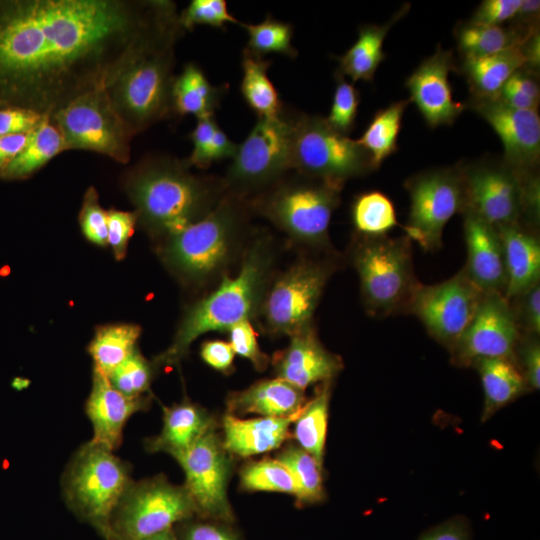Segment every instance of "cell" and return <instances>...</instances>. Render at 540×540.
<instances>
[{
	"label": "cell",
	"instance_id": "1",
	"mask_svg": "<svg viewBox=\"0 0 540 540\" xmlns=\"http://www.w3.org/2000/svg\"><path fill=\"white\" fill-rule=\"evenodd\" d=\"M164 0H22L0 4V101L52 115L107 85L133 57L182 35Z\"/></svg>",
	"mask_w": 540,
	"mask_h": 540
},
{
	"label": "cell",
	"instance_id": "2",
	"mask_svg": "<svg viewBox=\"0 0 540 540\" xmlns=\"http://www.w3.org/2000/svg\"><path fill=\"white\" fill-rule=\"evenodd\" d=\"M265 232L253 234L234 277L225 275L213 289L185 310L170 346L153 362L174 365L191 344L210 331H228L243 320L258 317L268 286L276 273L277 250Z\"/></svg>",
	"mask_w": 540,
	"mask_h": 540
},
{
	"label": "cell",
	"instance_id": "3",
	"mask_svg": "<svg viewBox=\"0 0 540 540\" xmlns=\"http://www.w3.org/2000/svg\"><path fill=\"white\" fill-rule=\"evenodd\" d=\"M171 156H150L131 168L124 189L138 222L158 241L208 215L224 197L223 179L197 176Z\"/></svg>",
	"mask_w": 540,
	"mask_h": 540
},
{
	"label": "cell",
	"instance_id": "4",
	"mask_svg": "<svg viewBox=\"0 0 540 540\" xmlns=\"http://www.w3.org/2000/svg\"><path fill=\"white\" fill-rule=\"evenodd\" d=\"M246 200L225 193L201 220L159 241L158 255L185 286L216 285L240 261L254 234Z\"/></svg>",
	"mask_w": 540,
	"mask_h": 540
},
{
	"label": "cell",
	"instance_id": "5",
	"mask_svg": "<svg viewBox=\"0 0 540 540\" xmlns=\"http://www.w3.org/2000/svg\"><path fill=\"white\" fill-rule=\"evenodd\" d=\"M342 188L294 171L246 201L252 213L271 222L293 244L327 252L332 251L329 225Z\"/></svg>",
	"mask_w": 540,
	"mask_h": 540
},
{
	"label": "cell",
	"instance_id": "6",
	"mask_svg": "<svg viewBox=\"0 0 540 540\" xmlns=\"http://www.w3.org/2000/svg\"><path fill=\"white\" fill-rule=\"evenodd\" d=\"M180 36L165 38L137 54L106 86L113 107L134 134L173 114L174 45Z\"/></svg>",
	"mask_w": 540,
	"mask_h": 540
},
{
	"label": "cell",
	"instance_id": "7",
	"mask_svg": "<svg viewBox=\"0 0 540 540\" xmlns=\"http://www.w3.org/2000/svg\"><path fill=\"white\" fill-rule=\"evenodd\" d=\"M412 241L406 237L355 234L349 249L350 261L360 282L362 303L374 317L404 312L420 283L414 273Z\"/></svg>",
	"mask_w": 540,
	"mask_h": 540
},
{
	"label": "cell",
	"instance_id": "8",
	"mask_svg": "<svg viewBox=\"0 0 540 540\" xmlns=\"http://www.w3.org/2000/svg\"><path fill=\"white\" fill-rule=\"evenodd\" d=\"M338 268L332 251L315 252L276 272L265 293L256 321L269 336H291L314 324L324 289Z\"/></svg>",
	"mask_w": 540,
	"mask_h": 540
},
{
	"label": "cell",
	"instance_id": "9",
	"mask_svg": "<svg viewBox=\"0 0 540 540\" xmlns=\"http://www.w3.org/2000/svg\"><path fill=\"white\" fill-rule=\"evenodd\" d=\"M132 482L130 465L90 440L76 451L64 472L63 497L79 518L107 537L113 513Z\"/></svg>",
	"mask_w": 540,
	"mask_h": 540
},
{
	"label": "cell",
	"instance_id": "10",
	"mask_svg": "<svg viewBox=\"0 0 540 540\" xmlns=\"http://www.w3.org/2000/svg\"><path fill=\"white\" fill-rule=\"evenodd\" d=\"M295 118L285 109L275 118H258L222 178L226 193L248 200L292 171Z\"/></svg>",
	"mask_w": 540,
	"mask_h": 540
},
{
	"label": "cell",
	"instance_id": "11",
	"mask_svg": "<svg viewBox=\"0 0 540 540\" xmlns=\"http://www.w3.org/2000/svg\"><path fill=\"white\" fill-rule=\"evenodd\" d=\"M372 170L369 155L356 140L335 131L324 117L296 114L292 171L344 186Z\"/></svg>",
	"mask_w": 540,
	"mask_h": 540
},
{
	"label": "cell",
	"instance_id": "12",
	"mask_svg": "<svg viewBox=\"0 0 540 540\" xmlns=\"http://www.w3.org/2000/svg\"><path fill=\"white\" fill-rule=\"evenodd\" d=\"M106 86L77 96L54 112L51 120L67 150H87L127 163L135 134L113 107Z\"/></svg>",
	"mask_w": 540,
	"mask_h": 540
},
{
	"label": "cell",
	"instance_id": "13",
	"mask_svg": "<svg viewBox=\"0 0 540 540\" xmlns=\"http://www.w3.org/2000/svg\"><path fill=\"white\" fill-rule=\"evenodd\" d=\"M196 506L184 486L164 477L132 482L110 521L107 540H142L189 520Z\"/></svg>",
	"mask_w": 540,
	"mask_h": 540
},
{
	"label": "cell",
	"instance_id": "14",
	"mask_svg": "<svg viewBox=\"0 0 540 540\" xmlns=\"http://www.w3.org/2000/svg\"><path fill=\"white\" fill-rule=\"evenodd\" d=\"M405 188L410 195L405 236L424 251L438 250L446 224L465 209L462 164L413 175L406 180Z\"/></svg>",
	"mask_w": 540,
	"mask_h": 540
},
{
	"label": "cell",
	"instance_id": "15",
	"mask_svg": "<svg viewBox=\"0 0 540 540\" xmlns=\"http://www.w3.org/2000/svg\"><path fill=\"white\" fill-rule=\"evenodd\" d=\"M484 292L462 268L451 278L414 289L404 312L416 316L449 352L470 324Z\"/></svg>",
	"mask_w": 540,
	"mask_h": 540
},
{
	"label": "cell",
	"instance_id": "16",
	"mask_svg": "<svg viewBox=\"0 0 540 540\" xmlns=\"http://www.w3.org/2000/svg\"><path fill=\"white\" fill-rule=\"evenodd\" d=\"M465 209L494 227L524 225L526 191L533 172L512 168L504 161L462 164Z\"/></svg>",
	"mask_w": 540,
	"mask_h": 540
},
{
	"label": "cell",
	"instance_id": "17",
	"mask_svg": "<svg viewBox=\"0 0 540 540\" xmlns=\"http://www.w3.org/2000/svg\"><path fill=\"white\" fill-rule=\"evenodd\" d=\"M175 459L184 471V487L198 514L223 523L232 522L233 512L227 498L230 454L214 428Z\"/></svg>",
	"mask_w": 540,
	"mask_h": 540
},
{
	"label": "cell",
	"instance_id": "18",
	"mask_svg": "<svg viewBox=\"0 0 540 540\" xmlns=\"http://www.w3.org/2000/svg\"><path fill=\"white\" fill-rule=\"evenodd\" d=\"M520 335L505 296L484 293L470 324L450 351L451 362L466 367L480 359L513 358Z\"/></svg>",
	"mask_w": 540,
	"mask_h": 540
},
{
	"label": "cell",
	"instance_id": "19",
	"mask_svg": "<svg viewBox=\"0 0 540 540\" xmlns=\"http://www.w3.org/2000/svg\"><path fill=\"white\" fill-rule=\"evenodd\" d=\"M469 107L499 136L503 161L512 168L533 172L540 155V117L537 111L509 106L499 97H473Z\"/></svg>",
	"mask_w": 540,
	"mask_h": 540
},
{
	"label": "cell",
	"instance_id": "20",
	"mask_svg": "<svg viewBox=\"0 0 540 540\" xmlns=\"http://www.w3.org/2000/svg\"><path fill=\"white\" fill-rule=\"evenodd\" d=\"M454 68L452 52L438 46L406 80L409 100L431 128L453 124L466 107L452 97L449 73Z\"/></svg>",
	"mask_w": 540,
	"mask_h": 540
},
{
	"label": "cell",
	"instance_id": "21",
	"mask_svg": "<svg viewBox=\"0 0 540 540\" xmlns=\"http://www.w3.org/2000/svg\"><path fill=\"white\" fill-rule=\"evenodd\" d=\"M289 338L288 346L273 357L276 377L304 391L310 385L332 381L342 370L341 357L324 347L314 324Z\"/></svg>",
	"mask_w": 540,
	"mask_h": 540
},
{
	"label": "cell",
	"instance_id": "22",
	"mask_svg": "<svg viewBox=\"0 0 540 540\" xmlns=\"http://www.w3.org/2000/svg\"><path fill=\"white\" fill-rule=\"evenodd\" d=\"M150 401L147 394L124 395L111 385L107 376L93 369L92 387L85 404L93 428L91 441L115 452L122 444L128 420L135 413L145 411Z\"/></svg>",
	"mask_w": 540,
	"mask_h": 540
},
{
	"label": "cell",
	"instance_id": "23",
	"mask_svg": "<svg viewBox=\"0 0 540 540\" xmlns=\"http://www.w3.org/2000/svg\"><path fill=\"white\" fill-rule=\"evenodd\" d=\"M463 229L468 277L484 293H505L507 278L503 247L498 230L478 216L464 212Z\"/></svg>",
	"mask_w": 540,
	"mask_h": 540
},
{
	"label": "cell",
	"instance_id": "24",
	"mask_svg": "<svg viewBox=\"0 0 540 540\" xmlns=\"http://www.w3.org/2000/svg\"><path fill=\"white\" fill-rule=\"evenodd\" d=\"M501 239L507 300L540 282V241L535 229L522 224L496 227Z\"/></svg>",
	"mask_w": 540,
	"mask_h": 540
},
{
	"label": "cell",
	"instance_id": "25",
	"mask_svg": "<svg viewBox=\"0 0 540 540\" xmlns=\"http://www.w3.org/2000/svg\"><path fill=\"white\" fill-rule=\"evenodd\" d=\"M306 403L304 391L278 378L263 379L227 399L228 414L285 418L297 415Z\"/></svg>",
	"mask_w": 540,
	"mask_h": 540
},
{
	"label": "cell",
	"instance_id": "26",
	"mask_svg": "<svg viewBox=\"0 0 540 540\" xmlns=\"http://www.w3.org/2000/svg\"><path fill=\"white\" fill-rule=\"evenodd\" d=\"M298 414L285 418L249 419L226 414L222 420V445L229 454L240 457L263 454L277 449L287 439L290 425Z\"/></svg>",
	"mask_w": 540,
	"mask_h": 540
},
{
	"label": "cell",
	"instance_id": "27",
	"mask_svg": "<svg viewBox=\"0 0 540 540\" xmlns=\"http://www.w3.org/2000/svg\"><path fill=\"white\" fill-rule=\"evenodd\" d=\"M211 428L214 422L207 411L186 399L163 407L162 429L145 441V448L150 453L164 452L177 458Z\"/></svg>",
	"mask_w": 540,
	"mask_h": 540
},
{
	"label": "cell",
	"instance_id": "28",
	"mask_svg": "<svg viewBox=\"0 0 540 540\" xmlns=\"http://www.w3.org/2000/svg\"><path fill=\"white\" fill-rule=\"evenodd\" d=\"M408 10L409 5H405L382 25L361 26L354 44L342 56L336 57L339 63L337 71L351 78L353 82L372 81L377 68L386 57L383 44L389 30Z\"/></svg>",
	"mask_w": 540,
	"mask_h": 540
},
{
	"label": "cell",
	"instance_id": "29",
	"mask_svg": "<svg viewBox=\"0 0 540 540\" xmlns=\"http://www.w3.org/2000/svg\"><path fill=\"white\" fill-rule=\"evenodd\" d=\"M227 89L226 84L213 85L199 66L187 63L173 80V114L181 117L191 114L197 119L215 116Z\"/></svg>",
	"mask_w": 540,
	"mask_h": 540
},
{
	"label": "cell",
	"instance_id": "30",
	"mask_svg": "<svg viewBox=\"0 0 540 540\" xmlns=\"http://www.w3.org/2000/svg\"><path fill=\"white\" fill-rule=\"evenodd\" d=\"M472 366L479 372L484 391L482 422L528 389L513 358L480 359Z\"/></svg>",
	"mask_w": 540,
	"mask_h": 540
},
{
	"label": "cell",
	"instance_id": "31",
	"mask_svg": "<svg viewBox=\"0 0 540 540\" xmlns=\"http://www.w3.org/2000/svg\"><path fill=\"white\" fill-rule=\"evenodd\" d=\"M521 44L496 54L463 59L462 70L474 97L497 96L507 80L526 66Z\"/></svg>",
	"mask_w": 540,
	"mask_h": 540
},
{
	"label": "cell",
	"instance_id": "32",
	"mask_svg": "<svg viewBox=\"0 0 540 540\" xmlns=\"http://www.w3.org/2000/svg\"><path fill=\"white\" fill-rule=\"evenodd\" d=\"M241 94L258 118H275L284 108L279 93L268 77L271 61L257 57L247 49L242 53Z\"/></svg>",
	"mask_w": 540,
	"mask_h": 540
},
{
	"label": "cell",
	"instance_id": "33",
	"mask_svg": "<svg viewBox=\"0 0 540 540\" xmlns=\"http://www.w3.org/2000/svg\"><path fill=\"white\" fill-rule=\"evenodd\" d=\"M67 150L61 132L45 115L40 125L31 132L22 152L6 168L0 178L6 180L25 179L46 165L56 155Z\"/></svg>",
	"mask_w": 540,
	"mask_h": 540
},
{
	"label": "cell",
	"instance_id": "34",
	"mask_svg": "<svg viewBox=\"0 0 540 540\" xmlns=\"http://www.w3.org/2000/svg\"><path fill=\"white\" fill-rule=\"evenodd\" d=\"M141 328L136 324L118 323L96 329L88 346L94 370L108 376L136 349Z\"/></svg>",
	"mask_w": 540,
	"mask_h": 540
},
{
	"label": "cell",
	"instance_id": "35",
	"mask_svg": "<svg viewBox=\"0 0 540 540\" xmlns=\"http://www.w3.org/2000/svg\"><path fill=\"white\" fill-rule=\"evenodd\" d=\"M533 31L516 26H482L467 22L456 28L455 38L463 59L480 58L520 45Z\"/></svg>",
	"mask_w": 540,
	"mask_h": 540
},
{
	"label": "cell",
	"instance_id": "36",
	"mask_svg": "<svg viewBox=\"0 0 540 540\" xmlns=\"http://www.w3.org/2000/svg\"><path fill=\"white\" fill-rule=\"evenodd\" d=\"M331 381L321 383L311 400L300 410L294 423L298 446L322 466L327 435Z\"/></svg>",
	"mask_w": 540,
	"mask_h": 540
},
{
	"label": "cell",
	"instance_id": "37",
	"mask_svg": "<svg viewBox=\"0 0 540 540\" xmlns=\"http://www.w3.org/2000/svg\"><path fill=\"white\" fill-rule=\"evenodd\" d=\"M409 102V99L400 100L379 110L362 136L356 140L369 155L374 170L397 151L402 118Z\"/></svg>",
	"mask_w": 540,
	"mask_h": 540
},
{
	"label": "cell",
	"instance_id": "38",
	"mask_svg": "<svg viewBox=\"0 0 540 540\" xmlns=\"http://www.w3.org/2000/svg\"><path fill=\"white\" fill-rule=\"evenodd\" d=\"M276 459L291 474L298 503L314 504L324 500L322 466L312 455L298 445H289L279 452Z\"/></svg>",
	"mask_w": 540,
	"mask_h": 540
},
{
	"label": "cell",
	"instance_id": "39",
	"mask_svg": "<svg viewBox=\"0 0 540 540\" xmlns=\"http://www.w3.org/2000/svg\"><path fill=\"white\" fill-rule=\"evenodd\" d=\"M189 137L193 149L185 160L188 167L206 169L215 162L232 159L238 147L221 129L214 116L197 119Z\"/></svg>",
	"mask_w": 540,
	"mask_h": 540
},
{
	"label": "cell",
	"instance_id": "40",
	"mask_svg": "<svg viewBox=\"0 0 540 540\" xmlns=\"http://www.w3.org/2000/svg\"><path fill=\"white\" fill-rule=\"evenodd\" d=\"M356 234L364 236L386 235L398 225L392 201L379 191L358 195L351 208Z\"/></svg>",
	"mask_w": 540,
	"mask_h": 540
},
{
	"label": "cell",
	"instance_id": "41",
	"mask_svg": "<svg viewBox=\"0 0 540 540\" xmlns=\"http://www.w3.org/2000/svg\"><path fill=\"white\" fill-rule=\"evenodd\" d=\"M240 25L248 33V42L245 49L253 55L263 58L267 54L275 53L294 59L298 50L292 45L293 27L287 22L274 19L270 14L258 24Z\"/></svg>",
	"mask_w": 540,
	"mask_h": 540
},
{
	"label": "cell",
	"instance_id": "42",
	"mask_svg": "<svg viewBox=\"0 0 540 540\" xmlns=\"http://www.w3.org/2000/svg\"><path fill=\"white\" fill-rule=\"evenodd\" d=\"M241 486L249 491H271L295 496L296 487L288 469L276 458L245 465L240 472Z\"/></svg>",
	"mask_w": 540,
	"mask_h": 540
},
{
	"label": "cell",
	"instance_id": "43",
	"mask_svg": "<svg viewBox=\"0 0 540 540\" xmlns=\"http://www.w3.org/2000/svg\"><path fill=\"white\" fill-rule=\"evenodd\" d=\"M157 368L155 363L146 359L137 348L107 378L111 385L124 395L139 397L149 391Z\"/></svg>",
	"mask_w": 540,
	"mask_h": 540
},
{
	"label": "cell",
	"instance_id": "44",
	"mask_svg": "<svg viewBox=\"0 0 540 540\" xmlns=\"http://www.w3.org/2000/svg\"><path fill=\"white\" fill-rule=\"evenodd\" d=\"M335 90L326 122L337 132L349 136L355 126L360 93L338 71L335 73Z\"/></svg>",
	"mask_w": 540,
	"mask_h": 540
},
{
	"label": "cell",
	"instance_id": "45",
	"mask_svg": "<svg viewBox=\"0 0 540 540\" xmlns=\"http://www.w3.org/2000/svg\"><path fill=\"white\" fill-rule=\"evenodd\" d=\"M497 97L514 108L537 111L540 89L536 71L526 66L520 68L507 80Z\"/></svg>",
	"mask_w": 540,
	"mask_h": 540
},
{
	"label": "cell",
	"instance_id": "46",
	"mask_svg": "<svg viewBox=\"0 0 540 540\" xmlns=\"http://www.w3.org/2000/svg\"><path fill=\"white\" fill-rule=\"evenodd\" d=\"M179 23L183 30H192L197 25L224 29L227 23L241 22L230 14L225 0H192L179 14Z\"/></svg>",
	"mask_w": 540,
	"mask_h": 540
},
{
	"label": "cell",
	"instance_id": "47",
	"mask_svg": "<svg viewBox=\"0 0 540 540\" xmlns=\"http://www.w3.org/2000/svg\"><path fill=\"white\" fill-rule=\"evenodd\" d=\"M79 223L87 240L97 246L107 245L108 214L100 205L98 193L93 186L84 194Z\"/></svg>",
	"mask_w": 540,
	"mask_h": 540
},
{
	"label": "cell",
	"instance_id": "48",
	"mask_svg": "<svg viewBox=\"0 0 540 540\" xmlns=\"http://www.w3.org/2000/svg\"><path fill=\"white\" fill-rule=\"evenodd\" d=\"M228 332L229 343L235 354L248 359L258 371L267 368L270 358L261 351L250 320L238 322Z\"/></svg>",
	"mask_w": 540,
	"mask_h": 540
},
{
	"label": "cell",
	"instance_id": "49",
	"mask_svg": "<svg viewBox=\"0 0 540 540\" xmlns=\"http://www.w3.org/2000/svg\"><path fill=\"white\" fill-rule=\"evenodd\" d=\"M521 333L540 334V282L508 300Z\"/></svg>",
	"mask_w": 540,
	"mask_h": 540
},
{
	"label": "cell",
	"instance_id": "50",
	"mask_svg": "<svg viewBox=\"0 0 540 540\" xmlns=\"http://www.w3.org/2000/svg\"><path fill=\"white\" fill-rule=\"evenodd\" d=\"M513 359L519 367L527 387H540V342L539 335L521 333L515 347Z\"/></svg>",
	"mask_w": 540,
	"mask_h": 540
},
{
	"label": "cell",
	"instance_id": "51",
	"mask_svg": "<svg viewBox=\"0 0 540 540\" xmlns=\"http://www.w3.org/2000/svg\"><path fill=\"white\" fill-rule=\"evenodd\" d=\"M108 214L107 244L111 247L115 259L122 260L126 256L128 242L138 222L136 212L111 209Z\"/></svg>",
	"mask_w": 540,
	"mask_h": 540
},
{
	"label": "cell",
	"instance_id": "52",
	"mask_svg": "<svg viewBox=\"0 0 540 540\" xmlns=\"http://www.w3.org/2000/svg\"><path fill=\"white\" fill-rule=\"evenodd\" d=\"M45 115L25 107L1 106L0 136L30 133L40 125Z\"/></svg>",
	"mask_w": 540,
	"mask_h": 540
},
{
	"label": "cell",
	"instance_id": "53",
	"mask_svg": "<svg viewBox=\"0 0 540 540\" xmlns=\"http://www.w3.org/2000/svg\"><path fill=\"white\" fill-rule=\"evenodd\" d=\"M522 0H484L469 21L482 26H501L515 17Z\"/></svg>",
	"mask_w": 540,
	"mask_h": 540
},
{
	"label": "cell",
	"instance_id": "54",
	"mask_svg": "<svg viewBox=\"0 0 540 540\" xmlns=\"http://www.w3.org/2000/svg\"><path fill=\"white\" fill-rule=\"evenodd\" d=\"M418 540H472V532L468 520L456 516L428 529Z\"/></svg>",
	"mask_w": 540,
	"mask_h": 540
},
{
	"label": "cell",
	"instance_id": "55",
	"mask_svg": "<svg viewBox=\"0 0 540 540\" xmlns=\"http://www.w3.org/2000/svg\"><path fill=\"white\" fill-rule=\"evenodd\" d=\"M200 355L210 367L228 373L233 366L235 353L229 342L208 340L201 345Z\"/></svg>",
	"mask_w": 540,
	"mask_h": 540
},
{
	"label": "cell",
	"instance_id": "56",
	"mask_svg": "<svg viewBox=\"0 0 540 540\" xmlns=\"http://www.w3.org/2000/svg\"><path fill=\"white\" fill-rule=\"evenodd\" d=\"M177 537L179 540H238L230 530L211 522L185 524Z\"/></svg>",
	"mask_w": 540,
	"mask_h": 540
},
{
	"label": "cell",
	"instance_id": "57",
	"mask_svg": "<svg viewBox=\"0 0 540 540\" xmlns=\"http://www.w3.org/2000/svg\"><path fill=\"white\" fill-rule=\"evenodd\" d=\"M30 133L0 136V177L27 145Z\"/></svg>",
	"mask_w": 540,
	"mask_h": 540
},
{
	"label": "cell",
	"instance_id": "58",
	"mask_svg": "<svg viewBox=\"0 0 540 540\" xmlns=\"http://www.w3.org/2000/svg\"><path fill=\"white\" fill-rule=\"evenodd\" d=\"M142 540H179L173 529L161 532Z\"/></svg>",
	"mask_w": 540,
	"mask_h": 540
},
{
	"label": "cell",
	"instance_id": "59",
	"mask_svg": "<svg viewBox=\"0 0 540 540\" xmlns=\"http://www.w3.org/2000/svg\"><path fill=\"white\" fill-rule=\"evenodd\" d=\"M6 105H8V104H6V103L3 102V101H0V107H1V106H6Z\"/></svg>",
	"mask_w": 540,
	"mask_h": 540
},
{
	"label": "cell",
	"instance_id": "60",
	"mask_svg": "<svg viewBox=\"0 0 540 540\" xmlns=\"http://www.w3.org/2000/svg\"><path fill=\"white\" fill-rule=\"evenodd\" d=\"M111 540H114V539H111Z\"/></svg>",
	"mask_w": 540,
	"mask_h": 540
}]
</instances>
